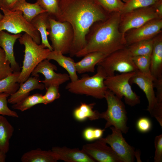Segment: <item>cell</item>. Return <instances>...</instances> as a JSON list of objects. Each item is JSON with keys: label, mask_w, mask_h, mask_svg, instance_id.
I'll list each match as a JSON object with an SVG mask.
<instances>
[{"label": "cell", "mask_w": 162, "mask_h": 162, "mask_svg": "<svg viewBox=\"0 0 162 162\" xmlns=\"http://www.w3.org/2000/svg\"><path fill=\"white\" fill-rule=\"evenodd\" d=\"M96 73L90 76L85 75L77 80L70 82L65 88L70 92L84 94L98 99L104 98L108 89L104 81L107 75L103 68L97 65Z\"/></svg>", "instance_id": "cell-4"}, {"label": "cell", "mask_w": 162, "mask_h": 162, "mask_svg": "<svg viewBox=\"0 0 162 162\" xmlns=\"http://www.w3.org/2000/svg\"><path fill=\"white\" fill-rule=\"evenodd\" d=\"M121 13L114 12L105 20L94 23L86 35L85 47L76 54L78 58L94 52L107 55L127 47L120 30Z\"/></svg>", "instance_id": "cell-2"}, {"label": "cell", "mask_w": 162, "mask_h": 162, "mask_svg": "<svg viewBox=\"0 0 162 162\" xmlns=\"http://www.w3.org/2000/svg\"><path fill=\"white\" fill-rule=\"evenodd\" d=\"M122 1L125 2V3L128 1L129 0H121Z\"/></svg>", "instance_id": "cell-47"}, {"label": "cell", "mask_w": 162, "mask_h": 162, "mask_svg": "<svg viewBox=\"0 0 162 162\" xmlns=\"http://www.w3.org/2000/svg\"><path fill=\"white\" fill-rule=\"evenodd\" d=\"M135 72L107 76L104 81L108 90L121 99L124 97L125 103L131 106L139 104L140 102V96L133 91L129 82Z\"/></svg>", "instance_id": "cell-8"}, {"label": "cell", "mask_w": 162, "mask_h": 162, "mask_svg": "<svg viewBox=\"0 0 162 162\" xmlns=\"http://www.w3.org/2000/svg\"><path fill=\"white\" fill-rule=\"evenodd\" d=\"M13 72L10 62L6 59L4 51L0 47V80L7 77Z\"/></svg>", "instance_id": "cell-34"}, {"label": "cell", "mask_w": 162, "mask_h": 162, "mask_svg": "<svg viewBox=\"0 0 162 162\" xmlns=\"http://www.w3.org/2000/svg\"><path fill=\"white\" fill-rule=\"evenodd\" d=\"M123 14V18L121 17L119 28L124 37L125 33L128 31L138 28L153 19L159 18L154 4L136 9Z\"/></svg>", "instance_id": "cell-11"}, {"label": "cell", "mask_w": 162, "mask_h": 162, "mask_svg": "<svg viewBox=\"0 0 162 162\" xmlns=\"http://www.w3.org/2000/svg\"><path fill=\"white\" fill-rule=\"evenodd\" d=\"M107 56L100 52H92L87 54L81 60L76 62L77 73L79 74L86 72L94 73L95 66Z\"/></svg>", "instance_id": "cell-20"}, {"label": "cell", "mask_w": 162, "mask_h": 162, "mask_svg": "<svg viewBox=\"0 0 162 162\" xmlns=\"http://www.w3.org/2000/svg\"><path fill=\"white\" fill-rule=\"evenodd\" d=\"M59 86L51 85L46 89V91L45 94L43 95L45 105L51 103L60 98V94L59 91Z\"/></svg>", "instance_id": "cell-36"}, {"label": "cell", "mask_w": 162, "mask_h": 162, "mask_svg": "<svg viewBox=\"0 0 162 162\" xmlns=\"http://www.w3.org/2000/svg\"><path fill=\"white\" fill-rule=\"evenodd\" d=\"M14 131L13 127L3 116L0 115V150L7 153L10 140Z\"/></svg>", "instance_id": "cell-26"}, {"label": "cell", "mask_w": 162, "mask_h": 162, "mask_svg": "<svg viewBox=\"0 0 162 162\" xmlns=\"http://www.w3.org/2000/svg\"><path fill=\"white\" fill-rule=\"evenodd\" d=\"M82 149L95 161L99 162H123L110 147L100 139L83 146Z\"/></svg>", "instance_id": "cell-14"}, {"label": "cell", "mask_w": 162, "mask_h": 162, "mask_svg": "<svg viewBox=\"0 0 162 162\" xmlns=\"http://www.w3.org/2000/svg\"><path fill=\"white\" fill-rule=\"evenodd\" d=\"M154 38L142 40L132 44L127 48L132 56L151 55Z\"/></svg>", "instance_id": "cell-27"}, {"label": "cell", "mask_w": 162, "mask_h": 162, "mask_svg": "<svg viewBox=\"0 0 162 162\" xmlns=\"http://www.w3.org/2000/svg\"><path fill=\"white\" fill-rule=\"evenodd\" d=\"M94 128L88 127L85 128L82 132L84 139L88 141H92L95 140L94 133Z\"/></svg>", "instance_id": "cell-40"}, {"label": "cell", "mask_w": 162, "mask_h": 162, "mask_svg": "<svg viewBox=\"0 0 162 162\" xmlns=\"http://www.w3.org/2000/svg\"><path fill=\"white\" fill-rule=\"evenodd\" d=\"M151 55L134 56H132V58L133 62L139 71L145 76L154 79L150 70Z\"/></svg>", "instance_id": "cell-31"}, {"label": "cell", "mask_w": 162, "mask_h": 162, "mask_svg": "<svg viewBox=\"0 0 162 162\" xmlns=\"http://www.w3.org/2000/svg\"><path fill=\"white\" fill-rule=\"evenodd\" d=\"M162 28V19L156 18L138 28L133 29L125 37L127 46L139 41L153 38L160 32Z\"/></svg>", "instance_id": "cell-15"}, {"label": "cell", "mask_w": 162, "mask_h": 162, "mask_svg": "<svg viewBox=\"0 0 162 162\" xmlns=\"http://www.w3.org/2000/svg\"><path fill=\"white\" fill-rule=\"evenodd\" d=\"M45 88L43 83L40 82L39 74L30 76L26 81L20 84L18 90L10 96L8 102L12 104H16L29 95L34 90H43Z\"/></svg>", "instance_id": "cell-16"}, {"label": "cell", "mask_w": 162, "mask_h": 162, "mask_svg": "<svg viewBox=\"0 0 162 162\" xmlns=\"http://www.w3.org/2000/svg\"><path fill=\"white\" fill-rule=\"evenodd\" d=\"M46 59L40 62L33 70L31 74L34 76L40 73L44 76V79L40 80L43 83L46 89L51 85L59 86L70 79L68 74L58 73L55 72L57 68L55 64Z\"/></svg>", "instance_id": "cell-13"}, {"label": "cell", "mask_w": 162, "mask_h": 162, "mask_svg": "<svg viewBox=\"0 0 162 162\" xmlns=\"http://www.w3.org/2000/svg\"><path fill=\"white\" fill-rule=\"evenodd\" d=\"M98 4L108 13L121 12L124 4L121 0H96Z\"/></svg>", "instance_id": "cell-33"}, {"label": "cell", "mask_w": 162, "mask_h": 162, "mask_svg": "<svg viewBox=\"0 0 162 162\" xmlns=\"http://www.w3.org/2000/svg\"><path fill=\"white\" fill-rule=\"evenodd\" d=\"M95 105L94 103L89 104L81 103L74 110L73 115L74 118L79 122L84 121L87 118L90 120L100 118V113L93 110Z\"/></svg>", "instance_id": "cell-25"}, {"label": "cell", "mask_w": 162, "mask_h": 162, "mask_svg": "<svg viewBox=\"0 0 162 162\" xmlns=\"http://www.w3.org/2000/svg\"><path fill=\"white\" fill-rule=\"evenodd\" d=\"M51 150L54 153L58 160L67 162H94V160L82 149L70 148L66 147L54 146Z\"/></svg>", "instance_id": "cell-17"}, {"label": "cell", "mask_w": 162, "mask_h": 162, "mask_svg": "<svg viewBox=\"0 0 162 162\" xmlns=\"http://www.w3.org/2000/svg\"><path fill=\"white\" fill-rule=\"evenodd\" d=\"M4 0H0V10L2 8L4 7Z\"/></svg>", "instance_id": "cell-45"}, {"label": "cell", "mask_w": 162, "mask_h": 162, "mask_svg": "<svg viewBox=\"0 0 162 162\" xmlns=\"http://www.w3.org/2000/svg\"><path fill=\"white\" fill-rule=\"evenodd\" d=\"M18 40L25 47L23 65L17 81L20 84L30 76L33 70L40 62L47 59L51 51L41 44H38L26 33L22 35Z\"/></svg>", "instance_id": "cell-3"}, {"label": "cell", "mask_w": 162, "mask_h": 162, "mask_svg": "<svg viewBox=\"0 0 162 162\" xmlns=\"http://www.w3.org/2000/svg\"><path fill=\"white\" fill-rule=\"evenodd\" d=\"M152 124L150 120L148 118L142 117L139 118L136 123L137 130L141 133L149 131L152 128Z\"/></svg>", "instance_id": "cell-38"}, {"label": "cell", "mask_w": 162, "mask_h": 162, "mask_svg": "<svg viewBox=\"0 0 162 162\" xmlns=\"http://www.w3.org/2000/svg\"><path fill=\"white\" fill-rule=\"evenodd\" d=\"M110 129L112 133L100 139L108 144L123 162H134L136 152L134 148L126 141L120 130L112 126Z\"/></svg>", "instance_id": "cell-12"}, {"label": "cell", "mask_w": 162, "mask_h": 162, "mask_svg": "<svg viewBox=\"0 0 162 162\" xmlns=\"http://www.w3.org/2000/svg\"><path fill=\"white\" fill-rule=\"evenodd\" d=\"M22 162H56L58 160L51 150L40 148L33 149L24 153L21 158Z\"/></svg>", "instance_id": "cell-23"}, {"label": "cell", "mask_w": 162, "mask_h": 162, "mask_svg": "<svg viewBox=\"0 0 162 162\" xmlns=\"http://www.w3.org/2000/svg\"><path fill=\"white\" fill-rule=\"evenodd\" d=\"M3 17V14H2L0 12V21L2 19Z\"/></svg>", "instance_id": "cell-46"}, {"label": "cell", "mask_w": 162, "mask_h": 162, "mask_svg": "<svg viewBox=\"0 0 162 162\" xmlns=\"http://www.w3.org/2000/svg\"><path fill=\"white\" fill-rule=\"evenodd\" d=\"M104 130V129L94 128V133L95 140H98L102 137Z\"/></svg>", "instance_id": "cell-43"}, {"label": "cell", "mask_w": 162, "mask_h": 162, "mask_svg": "<svg viewBox=\"0 0 162 162\" xmlns=\"http://www.w3.org/2000/svg\"><path fill=\"white\" fill-rule=\"evenodd\" d=\"M62 0H36V2L49 14L56 20L59 14Z\"/></svg>", "instance_id": "cell-30"}, {"label": "cell", "mask_w": 162, "mask_h": 162, "mask_svg": "<svg viewBox=\"0 0 162 162\" xmlns=\"http://www.w3.org/2000/svg\"><path fill=\"white\" fill-rule=\"evenodd\" d=\"M50 16L46 12L42 13L34 18L30 23L39 32L41 39V44L51 51L53 49L48 38V30L50 26Z\"/></svg>", "instance_id": "cell-21"}, {"label": "cell", "mask_w": 162, "mask_h": 162, "mask_svg": "<svg viewBox=\"0 0 162 162\" xmlns=\"http://www.w3.org/2000/svg\"><path fill=\"white\" fill-rule=\"evenodd\" d=\"M104 98L107 102V109L100 113V118L106 121L105 128L112 126L123 133H127L129 127L127 126V112L124 103L121 99L108 89Z\"/></svg>", "instance_id": "cell-5"}, {"label": "cell", "mask_w": 162, "mask_h": 162, "mask_svg": "<svg viewBox=\"0 0 162 162\" xmlns=\"http://www.w3.org/2000/svg\"><path fill=\"white\" fill-rule=\"evenodd\" d=\"M150 70L154 80L162 78V38L161 36L154 38L151 55Z\"/></svg>", "instance_id": "cell-19"}, {"label": "cell", "mask_w": 162, "mask_h": 162, "mask_svg": "<svg viewBox=\"0 0 162 162\" xmlns=\"http://www.w3.org/2000/svg\"><path fill=\"white\" fill-rule=\"evenodd\" d=\"M159 0H129L124 4L121 12L124 14L135 10L152 6Z\"/></svg>", "instance_id": "cell-32"}, {"label": "cell", "mask_w": 162, "mask_h": 162, "mask_svg": "<svg viewBox=\"0 0 162 162\" xmlns=\"http://www.w3.org/2000/svg\"><path fill=\"white\" fill-rule=\"evenodd\" d=\"M154 80L143 74L138 70L130 78V84H134L145 94L148 101L147 110L155 118L162 127V104L158 103L154 91Z\"/></svg>", "instance_id": "cell-10"}, {"label": "cell", "mask_w": 162, "mask_h": 162, "mask_svg": "<svg viewBox=\"0 0 162 162\" xmlns=\"http://www.w3.org/2000/svg\"><path fill=\"white\" fill-rule=\"evenodd\" d=\"M6 154L4 152L0 150V162H4L6 159Z\"/></svg>", "instance_id": "cell-44"}, {"label": "cell", "mask_w": 162, "mask_h": 162, "mask_svg": "<svg viewBox=\"0 0 162 162\" xmlns=\"http://www.w3.org/2000/svg\"><path fill=\"white\" fill-rule=\"evenodd\" d=\"M60 9L56 20L69 22L74 32L69 53L72 57L85 46L86 35L92 25L106 20L109 15L96 0H62Z\"/></svg>", "instance_id": "cell-1"}, {"label": "cell", "mask_w": 162, "mask_h": 162, "mask_svg": "<svg viewBox=\"0 0 162 162\" xmlns=\"http://www.w3.org/2000/svg\"><path fill=\"white\" fill-rule=\"evenodd\" d=\"M10 96L8 94L0 93V115L18 118L17 113L10 110L8 106V98Z\"/></svg>", "instance_id": "cell-35"}, {"label": "cell", "mask_w": 162, "mask_h": 162, "mask_svg": "<svg viewBox=\"0 0 162 162\" xmlns=\"http://www.w3.org/2000/svg\"><path fill=\"white\" fill-rule=\"evenodd\" d=\"M1 10L3 17L0 21V31L6 30L14 34L24 32L38 44H40L41 39L39 32L24 18L21 11H12L4 8Z\"/></svg>", "instance_id": "cell-6"}, {"label": "cell", "mask_w": 162, "mask_h": 162, "mask_svg": "<svg viewBox=\"0 0 162 162\" xmlns=\"http://www.w3.org/2000/svg\"><path fill=\"white\" fill-rule=\"evenodd\" d=\"M48 30L53 50L63 54L69 53L74 37L71 25L67 22H62L50 17Z\"/></svg>", "instance_id": "cell-7"}, {"label": "cell", "mask_w": 162, "mask_h": 162, "mask_svg": "<svg viewBox=\"0 0 162 162\" xmlns=\"http://www.w3.org/2000/svg\"><path fill=\"white\" fill-rule=\"evenodd\" d=\"M154 88L156 89V98L158 103L162 104V78L154 81Z\"/></svg>", "instance_id": "cell-39"}, {"label": "cell", "mask_w": 162, "mask_h": 162, "mask_svg": "<svg viewBox=\"0 0 162 162\" xmlns=\"http://www.w3.org/2000/svg\"><path fill=\"white\" fill-rule=\"evenodd\" d=\"M156 12L159 18L162 17V0H159L154 4Z\"/></svg>", "instance_id": "cell-42"}, {"label": "cell", "mask_w": 162, "mask_h": 162, "mask_svg": "<svg viewBox=\"0 0 162 162\" xmlns=\"http://www.w3.org/2000/svg\"><path fill=\"white\" fill-rule=\"evenodd\" d=\"M97 65L103 68L107 76L114 75L116 71L122 73L138 70L127 47L107 55Z\"/></svg>", "instance_id": "cell-9"}, {"label": "cell", "mask_w": 162, "mask_h": 162, "mask_svg": "<svg viewBox=\"0 0 162 162\" xmlns=\"http://www.w3.org/2000/svg\"><path fill=\"white\" fill-rule=\"evenodd\" d=\"M39 104L45 105L43 95L39 93H36L29 95L19 102L13 104L12 108L23 112L34 106Z\"/></svg>", "instance_id": "cell-29"}, {"label": "cell", "mask_w": 162, "mask_h": 162, "mask_svg": "<svg viewBox=\"0 0 162 162\" xmlns=\"http://www.w3.org/2000/svg\"><path fill=\"white\" fill-rule=\"evenodd\" d=\"M20 72H14L0 80V93H5L10 95L18 90L20 84L17 81Z\"/></svg>", "instance_id": "cell-28"}, {"label": "cell", "mask_w": 162, "mask_h": 162, "mask_svg": "<svg viewBox=\"0 0 162 162\" xmlns=\"http://www.w3.org/2000/svg\"><path fill=\"white\" fill-rule=\"evenodd\" d=\"M21 35L20 33L12 34L4 31H0V47L4 51L6 59L10 62L14 72L20 71V67L15 60L14 48L16 40Z\"/></svg>", "instance_id": "cell-18"}, {"label": "cell", "mask_w": 162, "mask_h": 162, "mask_svg": "<svg viewBox=\"0 0 162 162\" xmlns=\"http://www.w3.org/2000/svg\"><path fill=\"white\" fill-rule=\"evenodd\" d=\"M10 10L21 11L24 18L30 22L34 18L39 14L46 12L36 2L34 3H31L27 2L26 1H22L17 2Z\"/></svg>", "instance_id": "cell-24"}, {"label": "cell", "mask_w": 162, "mask_h": 162, "mask_svg": "<svg viewBox=\"0 0 162 162\" xmlns=\"http://www.w3.org/2000/svg\"><path fill=\"white\" fill-rule=\"evenodd\" d=\"M155 151L154 157L155 162L162 161V134L156 136L154 140Z\"/></svg>", "instance_id": "cell-37"}, {"label": "cell", "mask_w": 162, "mask_h": 162, "mask_svg": "<svg viewBox=\"0 0 162 162\" xmlns=\"http://www.w3.org/2000/svg\"><path fill=\"white\" fill-rule=\"evenodd\" d=\"M26 0H4V7L3 8L11 10L13 6L17 2L22 1Z\"/></svg>", "instance_id": "cell-41"}, {"label": "cell", "mask_w": 162, "mask_h": 162, "mask_svg": "<svg viewBox=\"0 0 162 162\" xmlns=\"http://www.w3.org/2000/svg\"><path fill=\"white\" fill-rule=\"evenodd\" d=\"M47 59L56 61L59 65L64 69L68 72L71 82L78 79L74 61L71 57L66 56L61 52L55 50L51 51Z\"/></svg>", "instance_id": "cell-22"}]
</instances>
